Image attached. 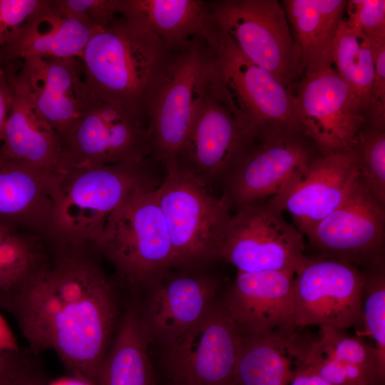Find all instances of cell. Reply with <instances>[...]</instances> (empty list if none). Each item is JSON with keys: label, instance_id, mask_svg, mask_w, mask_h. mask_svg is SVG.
Wrapping results in <instances>:
<instances>
[{"label": "cell", "instance_id": "cell-1", "mask_svg": "<svg viewBox=\"0 0 385 385\" xmlns=\"http://www.w3.org/2000/svg\"><path fill=\"white\" fill-rule=\"evenodd\" d=\"M81 247L61 251L52 263L0 292V308L13 316L32 354L53 351L73 377L98 385L118 305L111 280Z\"/></svg>", "mask_w": 385, "mask_h": 385}, {"label": "cell", "instance_id": "cell-2", "mask_svg": "<svg viewBox=\"0 0 385 385\" xmlns=\"http://www.w3.org/2000/svg\"><path fill=\"white\" fill-rule=\"evenodd\" d=\"M179 48L117 14L85 48V86L96 98L147 125L150 98Z\"/></svg>", "mask_w": 385, "mask_h": 385}, {"label": "cell", "instance_id": "cell-3", "mask_svg": "<svg viewBox=\"0 0 385 385\" xmlns=\"http://www.w3.org/2000/svg\"><path fill=\"white\" fill-rule=\"evenodd\" d=\"M202 36L210 51L208 88L253 141L272 127L302 130L292 91L246 57L211 14Z\"/></svg>", "mask_w": 385, "mask_h": 385}, {"label": "cell", "instance_id": "cell-4", "mask_svg": "<svg viewBox=\"0 0 385 385\" xmlns=\"http://www.w3.org/2000/svg\"><path fill=\"white\" fill-rule=\"evenodd\" d=\"M152 160L70 169L61 183L48 229L71 247L93 243L135 190L152 186Z\"/></svg>", "mask_w": 385, "mask_h": 385}, {"label": "cell", "instance_id": "cell-5", "mask_svg": "<svg viewBox=\"0 0 385 385\" xmlns=\"http://www.w3.org/2000/svg\"><path fill=\"white\" fill-rule=\"evenodd\" d=\"M155 188L144 186L135 190L110 216L93 242L133 287L155 281L175 266Z\"/></svg>", "mask_w": 385, "mask_h": 385}, {"label": "cell", "instance_id": "cell-6", "mask_svg": "<svg viewBox=\"0 0 385 385\" xmlns=\"http://www.w3.org/2000/svg\"><path fill=\"white\" fill-rule=\"evenodd\" d=\"M210 51L202 36L179 48L150 98L147 130L152 158L165 169L177 162L208 87Z\"/></svg>", "mask_w": 385, "mask_h": 385}, {"label": "cell", "instance_id": "cell-7", "mask_svg": "<svg viewBox=\"0 0 385 385\" xmlns=\"http://www.w3.org/2000/svg\"><path fill=\"white\" fill-rule=\"evenodd\" d=\"M155 192L164 216L176 266L191 267L218 257L221 240L231 216L222 197L212 196L177 163Z\"/></svg>", "mask_w": 385, "mask_h": 385}, {"label": "cell", "instance_id": "cell-8", "mask_svg": "<svg viewBox=\"0 0 385 385\" xmlns=\"http://www.w3.org/2000/svg\"><path fill=\"white\" fill-rule=\"evenodd\" d=\"M207 4L212 19L245 56L292 91L304 71L282 3L220 0Z\"/></svg>", "mask_w": 385, "mask_h": 385}, {"label": "cell", "instance_id": "cell-9", "mask_svg": "<svg viewBox=\"0 0 385 385\" xmlns=\"http://www.w3.org/2000/svg\"><path fill=\"white\" fill-rule=\"evenodd\" d=\"M237 209L225 229L219 258L242 272L292 270L296 273L307 262L303 235L270 198Z\"/></svg>", "mask_w": 385, "mask_h": 385}, {"label": "cell", "instance_id": "cell-10", "mask_svg": "<svg viewBox=\"0 0 385 385\" xmlns=\"http://www.w3.org/2000/svg\"><path fill=\"white\" fill-rule=\"evenodd\" d=\"M364 272L345 261L308 259L295 273L291 328L364 327Z\"/></svg>", "mask_w": 385, "mask_h": 385}, {"label": "cell", "instance_id": "cell-11", "mask_svg": "<svg viewBox=\"0 0 385 385\" xmlns=\"http://www.w3.org/2000/svg\"><path fill=\"white\" fill-rule=\"evenodd\" d=\"M86 90L81 116L61 140L66 168L138 163L152 157L147 125Z\"/></svg>", "mask_w": 385, "mask_h": 385}, {"label": "cell", "instance_id": "cell-12", "mask_svg": "<svg viewBox=\"0 0 385 385\" xmlns=\"http://www.w3.org/2000/svg\"><path fill=\"white\" fill-rule=\"evenodd\" d=\"M242 336L223 302H214L192 327L165 345L174 385H235Z\"/></svg>", "mask_w": 385, "mask_h": 385}, {"label": "cell", "instance_id": "cell-13", "mask_svg": "<svg viewBox=\"0 0 385 385\" xmlns=\"http://www.w3.org/2000/svg\"><path fill=\"white\" fill-rule=\"evenodd\" d=\"M320 153L302 130L270 128L225 179L222 197L237 208L271 198Z\"/></svg>", "mask_w": 385, "mask_h": 385}, {"label": "cell", "instance_id": "cell-14", "mask_svg": "<svg viewBox=\"0 0 385 385\" xmlns=\"http://www.w3.org/2000/svg\"><path fill=\"white\" fill-rule=\"evenodd\" d=\"M292 93L300 127L322 153L354 150L369 113L334 68L304 73Z\"/></svg>", "mask_w": 385, "mask_h": 385}, {"label": "cell", "instance_id": "cell-15", "mask_svg": "<svg viewBox=\"0 0 385 385\" xmlns=\"http://www.w3.org/2000/svg\"><path fill=\"white\" fill-rule=\"evenodd\" d=\"M253 142L230 109L207 87L177 163L206 187L216 180H225Z\"/></svg>", "mask_w": 385, "mask_h": 385}, {"label": "cell", "instance_id": "cell-16", "mask_svg": "<svg viewBox=\"0 0 385 385\" xmlns=\"http://www.w3.org/2000/svg\"><path fill=\"white\" fill-rule=\"evenodd\" d=\"M384 205L359 178L342 203L307 237L327 257L366 267L384 261Z\"/></svg>", "mask_w": 385, "mask_h": 385}, {"label": "cell", "instance_id": "cell-17", "mask_svg": "<svg viewBox=\"0 0 385 385\" xmlns=\"http://www.w3.org/2000/svg\"><path fill=\"white\" fill-rule=\"evenodd\" d=\"M358 178L354 150L320 153L270 200L277 210L287 212L307 236L342 203Z\"/></svg>", "mask_w": 385, "mask_h": 385}, {"label": "cell", "instance_id": "cell-18", "mask_svg": "<svg viewBox=\"0 0 385 385\" xmlns=\"http://www.w3.org/2000/svg\"><path fill=\"white\" fill-rule=\"evenodd\" d=\"M12 91V103L6 122L1 153L36 169L64 178L60 138L37 109L29 86L20 70V61L2 66Z\"/></svg>", "mask_w": 385, "mask_h": 385}, {"label": "cell", "instance_id": "cell-19", "mask_svg": "<svg viewBox=\"0 0 385 385\" xmlns=\"http://www.w3.org/2000/svg\"><path fill=\"white\" fill-rule=\"evenodd\" d=\"M294 276L292 270L237 272L222 302L242 337L292 329Z\"/></svg>", "mask_w": 385, "mask_h": 385}, {"label": "cell", "instance_id": "cell-20", "mask_svg": "<svg viewBox=\"0 0 385 385\" xmlns=\"http://www.w3.org/2000/svg\"><path fill=\"white\" fill-rule=\"evenodd\" d=\"M43 118L61 140L81 116L86 96L84 64L76 58H41L20 62Z\"/></svg>", "mask_w": 385, "mask_h": 385}, {"label": "cell", "instance_id": "cell-21", "mask_svg": "<svg viewBox=\"0 0 385 385\" xmlns=\"http://www.w3.org/2000/svg\"><path fill=\"white\" fill-rule=\"evenodd\" d=\"M98 29L64 15L51 0H44L0 48V66L41 58L83 59L85 48Z\"/></svg>", "mask_w": 385, "mask_h": 385}, {"label": "cell", "instance_id": "cell-22", "mask_svg": "<svg viewBox=\"0 0 385 385\" xmlns=\"http://www.w3.org/2000/svg\"><path fill=\"white\" fill-rule=\"evenodd\" d=\"M217 284L205 274H183L158 285L141 316L149 341L165 345L197 323L215 302Z\"/></svg>", "mask_w": 385, "mask_h": 385}, {"label": "cell", "instance_id": "cell-23", "mask_svg": "<svg viewBox=\"0 0 385 385\" xmlns=\"http://www.w3.org/2000/svg\"><path fill=\"white\" fill-rule=\"evenodd\" d=\"M297 367L312 370L331 385H383L385 379L374 347L327 327H320L317 339H306Z\"/></svg>", "mask_w": 385, "mask_h": 385}, {"label": "cell", "instance_id": "cell-24", "mask_svg": "<svg viewBox=\"0 0 385 385\" xmlns=\"http://www.w3.org/2000/svg\"><path fill=\"white\" fill-rule=\"evenodd\" d=\"M63 179L4 155L0 149V225L48 228Z\"/></svg>", "mask_w": 385, "mask_h": 385}, {"label": "cell", "instance_id": "cell-25", "mask_svg": "<svg viewBox=\"0 0 385 385\" xmlns=\"http://www.w3.org/2000/svg\"><path fill=\"white\" fill-rule=\"evenodd\" d=\"M292 36L301 57L304 73L333 66L334 38L346 0H283Z\"/></svg>", "mask_w": 385, "mask_h": 385}, {"label": "cell", "instance_id": "cell-26", "mask_svg": "<svg viewBox=\"0 0 385 385\" xmlns=\"http://www.w3.org/2000/svg\"><path fill=\"white\" fill-rule=\"evenodd\" d=\"M116 12L176 48L202 36L210 18L207 1L200 0H117Z\"/></svg>", "mask_w": 385, "mask_h": 385}, {"label": "cell", "instance_id": "cell-27", "mask_svg": "<svg viewBox=\"0 0 385 385\" xmlns=\"http://www.w3.org/2000/svg\"><path fill=\"white\" fill-rule=\"evenodd\" d=\"M304 341L291 329L242 337L235 385H288L298 366Z\"/></svg>", "mask_w": 385, "mask_h": 385}, {"label": "cell", "instance_id": "cell-28", "mask_svg": "<svg viewBox=\"0 0 385 385\" xmlns=\"http://www.w3.org/2000/svg\"><path fill=\"white\" fill-rule=\"evenodd\" d=\"M148 342L141 314L130 305L118 323L98 385H155Z\"/></svg>", "mask_w": 385, "mask_h": 385}, {"label": "cell", "instance_id": "cell-29", "mask_svg": "<svg viewBox=\"0 0 385 385\" xmlns=\"http://www.w3.org/2000/svg\"><path fill=\"white\" fill-rule=\"evenodd\" d=\"M333 64L369 115L374 77L369 41L361 31L350 26L344 16L334 38Z\"/></svg>", "mask_w": 385, "mask_h": 385}, {"label": "cell", "instance_id": "cell-30", "mask_svg": "<svg viewBox=\"0 0 385 385\" xmlns=\"http://www.w3.org/2000/svg\"><path fill=\"white\" fill-rule=\"evenodd\" d=\"M48 261L36 237L0 225V292L23 282Z\"/></svg>", "mask_w": 385, "mask_h": 385}, {"label": "cell", "instance_id": "cell-31", "mask_svg": "<svg viewBox=\"0 0 385 385\" xmlns=\"http://www.w3.org/2000/svg\"><path fill=\"white\" fill-rule=\"evenodd\" d=\"M354 150L359 180L385 205V118L369 116L356 138Z\"/></svg>", "mask_w": 385, "mask_h": 385}, {"label": "cell", "instance_id": "cell-32", "mask_svg": "<svg viewBox=\"0 0 385 385\" xmlns=\"http://www.w3.org/2000/svg\"><path fill=\"white\" fill-rule=\"evenodd\" d=\"M364 272V326L374 342L379 366L385 375V269L384 261L367 267Z\"/></svg>", "mask_w": 385, "mask_h": 385}, {"label": "cell", "instance_id": "cell-33", "mask_svg": "<svg viewBox=\"0 0 385 385\" xmlns=\"http://www.w3.org/2000/svg\"><path fill=\"white\" fill-rule=\"evenodd\" d=\"M53 6L64 15L101 29L117 16V0H51Z\"/></svg>", "mask_w": 385, "mask_h": 385}, {"label": "cell", "instance_id": "cell-34", "mask_svg": "<svg viewBox=\"0 0 385 385\" xmlns=\"http://www.w3.org/2000/svg\"><path fill=\"white\" fill-rule=\"evenodd\" d=\"M346 20L368 38H385V1L349 0Z\"/></svg>", "mask_w": 385, "mask_h": 385}, {"label": "cell", "instance_id": "cell-35", "mask_svg": "<svg viewBox=\"0 0 385 385\" xmlns=\"http://www.w3.org/2000/svg\"><path fill=\"white\" fill-rule=\"evenodd\" d=\"M43 2L44 0H0V48Z\"/></svg>", "mask_w": 385, "mask_h": 385}, {"label": "cell", "instance_id": "cell-36", "mask_svg": "<svg viewBox=\"0 0 385 385\" xmlns=\"http://www.w3.org/2000/svg\"><path fill=\"white\" fill-rule=\"evenodd\" d=\"M368 39L374 66L372 99L369 116L385 118V38Z\"/></svg>", "mask_w": 385, "mask_h": 385}, {"label": "cell", "instance_id": "cell-37", "mask_svg": "<svg viewBox=\"0 0 385 385\" xmlns=\"http://www.w3.org/2000/svg\"><path fill=\"white\" fill-rule=\"evenodd\" d=\"M36 364L31 355L19 348L0 349V385H12Z\"/></svg>", "mask_w": 385, "mask_h": 385}, {"label": "cell", "instance_id": "cell-38", "mask_svg": "<svg viewBox=\"0 0 385 385\" xmlns=\"http://www.w3.org/2000/svg\"><path fill=\"white\" fill-rule=\"evenodd\" d=\"M12 103V91L5 68L0 66V142L3 141L5 128Z\"/></svg>", "mask_w": 385, "mask_h": 385}, {"label": "cell", "instance_id": "cell-39", "mask_svg": "<svg viewBox=\"0 0 385 385\" xmlns=\"http://www.w3.org/2000/svg\"><path fill=\"white\" fill-rule=\"evenodd\" d=\"M288 385H331L316 373L305 367H297Z\"/></svg>", "mask_w": 385, "mask_h": 385}, {"label": "cell", "instance_id": "cell-40", "mask_svg": "<svg viewBox=\"0 0 385 385\" xmlns=\"http://www.w3.org/2000/svg\"><path fill=\"white\" fill-rule=\"evenodd\" d=\"M19 346L9 324L0 314V349H17Z\"/></svg>", "mask_w": 385, "mask_h": 385}, {"label": "cell", "instance_id": "cell-41", "mask_svg": "<svg viewBox=\"0 0 385 385\" xmlns=\"http://www.w3.org/2000/svg\"><path fill=\"white\" fill-rule=\"evenodd\" d=\"M46 377L37 368V364L20 377L12 385H49Z\"/></svg>", "mask_w": 385, "mask_h": 385}, {"label": "cell", "instance_id": "cell-42", "mask_svg": "<svg viewBox=\"0 0 385 385\" xmlns=\"http://www.w3.org/2000/svg\"><path fill=\"white\" fill-rule=\"evenodd\" d=\"M49 385H91L88 383L76 379L75 377L66 378L60 379L53 383H50Z\"/></svg>", "mask_w": 385, "mask_h": 385}]
</instances>
